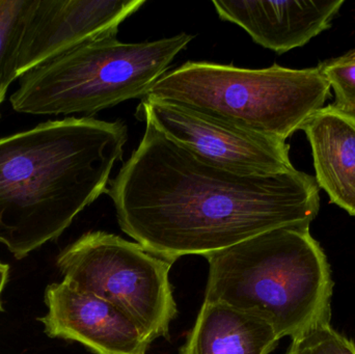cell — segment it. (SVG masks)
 I'll return each mask as SVG.
<instances>
[{"instance_id":"cell-9","label":"cell","mask_w":355,"mask_h":354,"mask_svg":"<svg viewBox=\"0 0 355 354\" xmlns=\"http://www.w3.org/2000/svg\"><path fill=\"white\" fill-rule=\"evenodd\" d=\"M48 313L40 321L49 338L76 341L97 354H147L153 340L110 301L66 283L46 289Z\"/></svg>"},{"instance_id":"cell-16","label":"cell","mask_w":355,"mask_h":354,"mask_svg":"<svg viewBox=\"0 0 355 354\" xmlns=\"http://www.w3.org/2000/svg\"><path fill=\"white\" fill-rule=\"evenodd\" d=\"M8 269H10L8 265L0 262V297H1L2 291H3L4 286L8 282ZM0 311H2L1 299H0Z\"/></svg>"},{"instance_id":"cell-15","label":"cell","mask_w":355,"mask_h":354,"mask_svg":"<svg viewBox=\"0 0 355 354\" xmlns=\"http://www.w3.org/2000/svg\"><path fill=\"white\" fill-rule=\"evenodd\" d=\"M319 67L335 91L331 107L355 120V50Z\"/></svg>"},{"instance_id":"cell-11","label":"cell","mask_w":355,"mask_h":354,"mask_svg":"<svg viewBox=\"0 0 355 354\" xmlns=\"http://www.w3.org/2000/svg\"><path fill=\"white\" fill-rule=\"evenodd\" d=\"M302 130L312 148L317 184L355 216V120L329 105L314 112Z\"/></svg>"},{"instance_id":"cell-5","label":"cell","mask_w":355,"mask_h":354,"mask_svg":"<svg viewBox=\"0 0 355 354\" xmlns=\"http://www.w3.org/2000/svg\"><path fill=\"white\" fill-rule=\"evenodd\" d=\"M116 35L89 39L23 74L10 97L12 109L33 116L94 114L143 99L194 37L182 33L122 43Z\"/></svg>"},{"instance_id":"cell-1","label":"cell","mask_w":355,"mask_h":354,"mask_svg":"<svg viewBox=\"0 0 355 354\" xmlns=\"http://www.w3.org/2000/svg\"><path fill=\"white\" fill-rule=\"evenodd\" d=\"M106 193L123 232L171 262L207 257L275 229L310 226L320 208L317 181L306 172L225 170L150 124Z\"/></svg>"},{"instance_id":"cell-13","label":"cell","mask_w":355,"mask_h":354,"mask_svg":"<svg viewBox=\"0 0 355 354\" xmlns=\"http://www.w3.org/2000/svg\"><path fill=\"white\" fill-rule=\"evenodd\" d=\"M31 1L0 0V105L17 79V54Z\"/></svg>"},{"instance_id":"cell-8","label":"cell","mask_w":355,"mask_h":354,"mask_svg":"<svg viewBox=\"0 0 355 354\" xmlns=\"http://www.w3.org/2000/svg\"><path fill=\"white\" fill-rule=\"evenodd\" d=\"M144 0H33L17 54L16 75L89 41L118 33Z\"/></svg>"},{"instance_id":"cell-3","label":"cell","mask_w":355,"mask_h":354,"mask_svg":"<svg viewBox=\"0 0 355 354\" xmlns=\"http://www.w3.org/2000/svg\"><path fill=\"white\" fill-rule=\"evenodd\" d=\"M205 258L204 301L254 314L281 339L331 318V268L310 226L275 229Z\"/></svg>"},{"instance_id":"cell-14","label":"cell","mask_w":355,"mask_h":354,"mask_svg":"<svg viewBox=\"0 0 355 354\" xmlns=\"http://www.w3.org/2000/svg\"><path fill=\"white\" fill-rule=\"evenodd\" d=\"M286 354H355V344L323 319L292 338Z\"/></svg>"},{"instance_id":"cell-2","label":"cell","mask_w":355,"mask_h":354,"mask_svg":"<svg viewBox=\"0 0 355 354\" xmlns=\"http://www.w3.org/2000/svg\"><path fill=\"white\" fill-rule=\"evenodd\" d=\"M128 141L122 121H47L0 139V243L23 259L107 191Z\"/></svg>"},{"instance_id":"cell-4","label":"cell","mask_w":355,"mask_h":354,"mask_svg":"<svg viewBox=\"0 0 355 354\" xmlns=\"http://www.w3.org/2000/svg\"><path fill=\"white\" fill-rule=\"evenodd\" d=\"M329 91L319 66L295 70L275 64L254 70L188 62L160 77L146 97L286 141L323 107Z\"/></svg>"},{"instance_id":"cell-7","label":"cell","mask_w":355,"mask_h":354,"mask_svg":"<svg viewBox=\"0 0 355 354\" xmlns=\"http://www.w3.org/2000/svg\"><path fill=\"white\" fill-rule=\"evenodd\" d=\"M141 100L137 118L206 161L241 174L269 176L295 170L286 141L248 132L153 98Z\"/></svg>"},{"instance_id":"cell-12","label":"cell","mask_w":355,"mask_h":354,"mask_svg":"<svg viewBox=\"0 0 355 354\" xmlns=\"http://www.w3.org/2000/svg\"><path fill=\"white\" fill-rule=\"evenodd\" d=\"M279 339L275 328L254 314L204 301L179 354H270Z\"/></svg>"},{"instance_id":"cell-6","label":"cell","mask_w":355,"mask_h":354,"mask_svg":"<svg viewBox=\"0 0 355 354\" xmlns=\"http://www.w3.org/2000/svg\"><path fill=\"white\" fill-rule=\"evenodd\" d=\"M56 264L69 286L120 308L152 340L170 339L178 314L170 281L174 262L116 235L89 232L64 249Z\"/></svg>"},{"instance_id":"cell-10","label":"cell","mask_w":355,"mask_h":354,"mask_svg":"<svg viewBox=\"0 0 355 354\" xmlns=\"http://www.w3.org/2000/svg\"><path fill=\"white\" fill-rule=\"evenodd\" d=\"M219 18L243 28L262 47L285 53L331 26L344 0L212 1Z\"/></svg>"}]
</instances>
